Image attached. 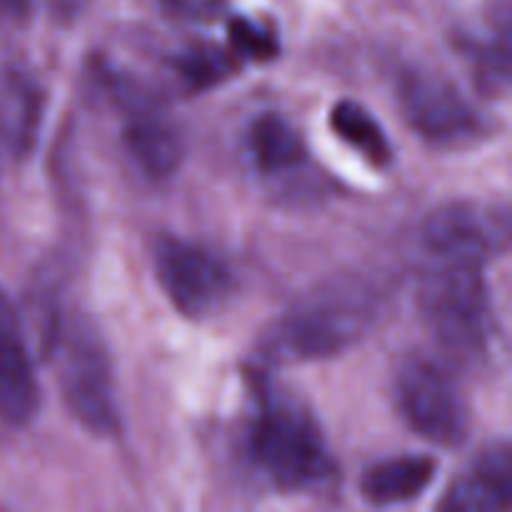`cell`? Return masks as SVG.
Listing matches in <instances>:
<instances>
[{"label": "cell", "mask_w": 512, "mask_h": 512, "mask_svg": "<svg viewBox=\"0 0 512 512\" xmlns=\"http://www.w3.org/2000/svg\"><path fill=\"white\" fill-rule=\"evenodd\" d=\"M38 403V380L18 313L0 290V420L8 425L30 423L38 413Z\"/></svg>", "instance_id": "cell-9"}, {"label": "cell", "mask_w": 512, "mask_h": 512, "mask_svg": "<svg viewBox=\"0 0 512 512\" xmlns=\"http://www.w3.org/2000/svg\"><path fill=\"white\" fill-rule=\"evenodd\" d=\"M330 128L340 135V140H345L350 148L358 150L378 168H385L393 160V148H390L383 128L363 105L353 103V100H340L330 113Z\"/></svg>", "instance_id": "cell-14"}, {"label": "cell", "mask_w": 512, "mask_h": 512, "mask_svg": "<svg viewBox=\"0 0 512 512\" xmlns=\"http://www.w3.org/2000/svg\"><path fill=\"white\" fill-rule=\"evenodd\" d=\"M155 275L170 303L188 318H208L228 303L233 275L200 245L163 235L155 243Z\"/></svg>", "instance_id": "cell-6"}, {"label": "cell", "mask_w": 512, "mask_h": 512, "mask_svg": "<svg viewBox=\"0 0 512 512\" xmlns=\"http://www.w3.org/2000/svg\"><path fill=\"white\" fill-rule=\"evenodd\" d=\"M400 108L410 128L440 148L473 145L485 135L483 115L450 80L428 70H410L400 80Z\"/></svg>", "instance_id": "cell-8"}, {"label": "cell", "mask_w": 512, "mask_h": 512, "mask_svg": "<svg viewBox=\"0 0 512 512\" xmlns=\"http://www.w3.org/2000/svg\"><path fill=\"white\" fill-rule=\"evenodd\" d=\"M60 388L73 418L88 433L110 438L120 430L113 365L103 340L85 318L68 320L58 340Z\"/></svg>", "instance_id": "cell-4"}, {"label": "cell", "mask_w": 512, "mask_h": 512, "mask_svg": "<svg viewBox=\"0 0 512 512\" xmlns=\"http://www.w3.org/2000/svg\"><path fill=\"white\" fill-rule=\"evenodd\" d=\"M423 243L433 260L485 265L510 245V213L505 205L460 200L433 210L423 225Z\"/></svg>", "instance_id": "cell-7"}, {"label": "cell", "mask_w": 512, "mask_h": 512, "mask_svg": "<svg viewBox=\"0 0 512 512\" xmlns=\"http://www.w3.org/2000/svg\"><path fill=\"white\" fill-rule=\"evenodd\" d=\"M123 140L133 163L153 180L170 178L183 163V138L155 108H133Z\"/></svg>", "instance_id": "cell-11"}, {"label": "cell", "mask_w": 512, "mask_h": 512, "mask_svg": "<svg viewBox=\"0 0 512 512\" xmlns=\"http://www.w3.org/2000/svg\"><path fill=\"white\" fill-rule=\"evenodd\" d=\"M433 458L425 455H400V458L383 460L368 468L360 480V493L370 505L388 508V505H403L420 498L435 478Z\"/></svg>", "instance_id": "cell-12"}, {"label": "cell", "mask_w": 512, "mask_h": 512, "mask_svg": "<svg viewBox=\"0 0 512 512\" xmlns=\"http://www.w3.org/2000/svg\"><path fill=\"white\" fill-rule=\"evenodd\" d=\"M175 65H178L180 78L193 90L210 88L233 73V60L218 48H193L180 55Z\"/></svg>", "instance_id": "cell-15"}, {"label": "cell", "mask_w": 512, "mask_h": 512, "mask_svg": "<svg viewBox=\"0 0 512 512\" xmlns=\"http://www.w3.org/2000/svg\"><path fill=\"white\" fill-rule=\"evenodd\" d=\"M420 313L433 338L450 353H483L493 335V303L483 265L433 260L420 280Z\"/></svg>", "instance_id": "cell-3"}, {"label": "cell", "mask_w": 512, "mask_h": 512, "mask_svg": "<svg viewBox=\"0 0 512 512\" xmlns=\"http://www.w3.org/2000/svg\"><path fill=\"white\" fill-rule=\"evenodd\" d=\"M230 45L238 55L253 60H270L278 53V43H275V35L270 30L260 28V25L250 23L245 18L230 20Z\"/></svg>", "instance_id": "cell-16"}, {"label": "cell", "mask_w": 512, "mask_h": 512, "mask_svg": "<svg viewBox=\"0 0 512 512\" xmlns=\"http://www.w3.org/2000/svg\"><path fill=\"white\" fill-rule=\"evenodd\" d=\"M248 450L255 468L280 490L318 488L333 475V460L313 413L275 388L260 393Z\"/></svg>", "instance_id": "cell-2"}, {"label": "cell", "mask_w": 512, "mask_h": 512, "mask_svg": "<svg viewBox=\"0 0 512 512\" xmlns=\"http://www.w3.org/2000/svg\"><path fill=\"white\" fill-rule=\"evenodd\" d=\"M398 405L420 438L443 448L460 445L468 435V408L448 370L435 360L410 358L398 370Z\"/></svg>", "instance_id": "cell-5"}, {"label": "cell", "mask_w": 512, "mask_h": 512, "mask_svg": "<svg viewBox=\"0 0 512 512\" xmlns=\"http://www.w3.org/2000/svg\"><path fill=\"white\" fill-rule=\"evenodd\" d=\"M512 458L505 443L475 458L440 495L435 512H510Z\"/></svg>", "instance_id": "cell-10"}, {"label": "cell", "mask_w": 512, "mask_h": 512, "mask_svg": "<svg viewBox=\"0 0 512 512\" xmlns=\"http://www.w3.org/2000/svg\"><path fill=\"white\" fill-rule=\"evenodd\" d=\"M248 150L260 173H288L308 160L303 138L280 115L268 113L253 120L248 130Z\"/></svg>", "instance_id": "cell-13"}, {"label": "cell", "mask_w": 512, "mask_h": 512, "mask_svg": "<svg viewBox=\"0 0 512 512\" xmlns=\"http://www.w3.org/2000/svg\"><path fill=\"white\" fill-rule=\"evenodd\" d=\"M378 320V298L368 285L335 280L290 305L265 333L270 363H310L335 358L370 333Z\"/></svg>", "instance_id": "cell-1"}]
</instances>
